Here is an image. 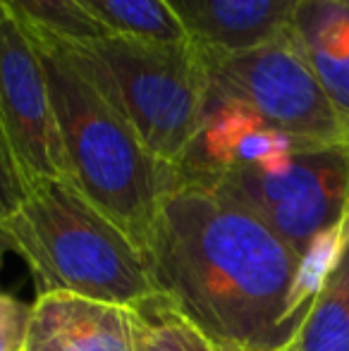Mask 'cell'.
I'll use <instances>...</instances> for the list:
<instances>
[{"label": "cell", "instance_id": "cell-18", "mask_svg": "<svg viewBox=\"0 0 349 351\" xmlns=\"http://www.w3.org/2000/svg\"><path fill=\"white\" fill-rule=\"evenodd\" d=\"M278 351H299V349H297V342H294V339H292V342L285 344V347H282V349H278Z\"/></svg>", "mask_w": 349, "mask_h": 351}, {"label": "cell", "instance_id": "cell-13", "mask_svg": "<svg viewBox=\"0 0 349 351\" xmlns=\"http://www.w3.org/2000/svg\"><path fill=\"white\" fill-rule=\"evenodd\" d=\"M294 342L299 351H349V249L318 291Z\"/></svg>", "mask_w": 349, "mask_h": 351}, {"label": "cell", "instance_id": "cell-2", "mask_svg": "<svg viewBox=\"0 0 349 351\" xmlns=\"http://www.w3.org/2000/svg\"><path fill=\"white\" fill-rule=\"evenodd\" d=\"M29 34L46 70L67 180L141 249L160 201L177 184V170L151 156L65 41Z\"/></svg>", "mask_w": 349, "mask_h": 351}, {"label": "cell", "instance_id": "cell-17", "mask_svg": "<svg viewBox=\"0 0 349 351\" xmlns=\"http://www.w3.org/2000/svg\"><path fill=\"white\" fill-rule=\"evenodd\" d=\"M10 251H14V239L8 232V227L0 222V263H3L5 254H10Z\"/></svg>", "mask_w": 349, "mask_h": 351}, {"label": "cell", "instance_id": "cell-14", "mask_svg": "<svg viewBox=\"0 0 349 351\" xmlns=\"http://www.w3.org/2000/svg\"><path fill=\"white\" fill-rule=\"evenodd\" d=\"M29 32L82 43L108 36V32L84 12L77 0H0Z\"/></svg>", "mask_w": 349, "mask_h": 351}, {"label": "cell", "instance_id": "cell-15", "mask_svg": "<svg viewBox=\"0 0 349 351\" xmlns=\"http://www.w3.org/2000/svg\"><path fill=\"white\" fill-rule=\"evenodd\" d=\"M32 306L0 291V351H24Z\"/></svg>", "mask_w": 349, "mask_h": 351}, {"label": "cell", "instance_id": "cell-6", "mask_svg": "<svg viewBox=\"0 0 349 351\" xmlns=\"http://www.w3.org/2000/svg\"><path fill=\"white\" fill-rule=\"evenodd\" d=\"M177 182L228 194L282 237L297 256L349 208V148H309L263 165H237Z\"/></svg>", "mask_w": 349, "mask_h": 351}, {"label": "cell", "instance_id": "cell-8", "mask_svg": "<svg viewBox=\"0 0 349 351\" xmlns=\"http://www.w3.org/2000/svg\"><path fill=\"white\" fill-rule=\"evenodd\" d=\"M24 351H134L130 308L70 291L38 294Z\"/></svg>", "mask_w": 349, "mask_h": 351}, {"label": "cell", "instance_id": "cell-11", "mask_svg": "<svg viewBox=\"0 0 349 351\" xmlns=\"http://www.w3.org/2000/svg\"><path fill=\"white\" fill-rule=\"evenodd\" d=\"M130 320L134 351H223L156 291L130 306Z\"/></svg>", "mask_w": 349, "mask_h": 351}, {"label": "cell", "instance_id": "cell-19", "mask_svg": "<svg viewBox=\"0 0 349 351\" xmlns=\"http://www.w3.org/2000/svg\"><path fill=\"white\" fill-rule=\"evenodd\" d=\"M335 3H340V5H345V8H349V0H335Z\"/></svg>", "mask_w": 349, "mask_h": 351}, {"label": "cell", "instance_id": "cell-5", "mask_svg": "<svg viewBox=\"0 0 349 351\" xmlns=\"http://www.w3.org/2000/svg\"><path fill=\"white\" fill-rule=\"evenodd\" d=\"M206 48V46H204ZM208 56L210 96L237 101L299 148L347 146L349 125L328 98L292 27L261 46Z\"/></svg>", "mask_w": 349, "mask_h": 351}, {"label": "cell", "instance_id": "cell-3", "mask_svg": "<svg viewBox=\"0 0 349 351\" xmlns=\"http://www.w3.org/2000/svg\"><path fill=\"white\" fill-rule=\"evenodd\" d=\"M3 225L14 239V254L27 261L38 294L70 291L125 308L154 294L141 249L70 180L32 184L19 210Z\"/></svg>", "mask_w": 349, "mask_h": 351}, {"label": "cell", "instance_id": "cell-4", "mask_svg": "<svg viewBox=\"0 0 349 351\" xmlns=\"http://www.w3.org/2000/svg\"><path fill=\"white\" fill-rule=\"evenodd\" d=\"M65 43L151 156L177 170L206 120L210 96L206 48L191 36L154 41L117 34Z\"/></svg>", "mask_w": 349, "mask_h": 351}, {"label": "cell", "instance_id": "cell-12", "mask_svg": "<svg viewBox=\"0 0 349 351\" xmlns=\"http://www.w3.org/2000/svg\"><path fill=\"white\" fill-rule=\"evenodd\" d=\"M108 34L184 41L189 38L182 19L168 0H77Z\"/></svg>", "mask_w": 349, "mask_h": 351}, {"label": "cell", "instance_id": "cell-1", "mask_svg": "<svg viewBox=\"0 0 349 351\" xmlns=\"http://www.w3.org/2000/svg\"><path fill=\"white\" fill-rule=\"evenodd\" d=\"M141 254L156 294L220 349L278 351L302 328L289 315L297 251L213 186L177 182Z\"/></svg>", "mask_w": 349, "mask_h": 351}, {"label": "cell", "instance_id": "cell-7", "mask_svg": "<svg viewBox=\"0 0 349 351\" xmlns=\"http://www.w3.org/2000/svg\"><path fill=\"white\" fill-rule=\"evenodd\" d=\"M0 127L24 186L67 180L43 60L29 29L0 5Z\"/></svg>", "mask_w": 349, "mask_h": 351}, {"label": "cell", "instance_id": "cell-9", "mask_svg": "<svg viewBox=\"0 0 349 351\" xmlns=\"http://www.w3.org/2000/svg\"><path fill=\"white\" fill-rule=\"evenodd\" d=\"M186 34L218 53L261 46L292 24L302 0H168Z\"/></svg>", "mask_w": 349, "mask_h": 351}, {"label": "cell", "instance_id": "cell-20", "mask_svg": "<svg viewBox=\"0 0 349 351\" xmlns=\"http://www.w3.org/2000/svg\"><path fill=\"white\" fill-rule=\"evenodd\" d=\"M223 351H252V349H223Z\"/></svg>", "mask_w": 349, "mask_h": 351}, {"label": "cell", "instance_id": "cell-10", "mask_svg": "<svg viewBox=\"0 0 349 351\" xmlns=\"http://www.w3.org/2000/svg\"><path fill=\"white\" fill-rule=\"evenodd\" d=\"M289 27L328 98L349 122V8L335 0H302Z\"/></svg>", "mask_w": 349, "mask_h": 351}, {"label": "cell", "instance_id": "cell-16", "mask_svg": "<svg viewBox=\"0 0 349 351\" xmlns=\"http://www.w3.org/2000/svg\"><path fill=\"white\" fill-rule=\"evenodd\" d=\"M24 196H27V186H24L14 156L10 151L8 136L0 127V222H8L19 210Z\"/></svg>", "mask_w": 349, "mask_h": 351}]
</instances>
